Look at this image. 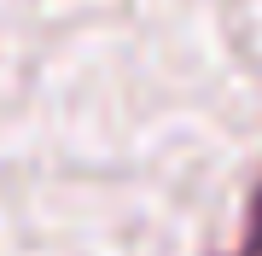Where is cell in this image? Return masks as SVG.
I'll use <instances>...</instances> for the list:
<instances>
[{"label": "cell", "mask_w": 262, "mask_h": 256, "mask_svg": "<svg viewBox=\"0 0 262 256\" xmlns=\"http://www.w3.org/2000/svg\"><path fill=\"white\" fill-rule=\"evenodd\" d=\"M245 250L262 256V187H256V198H251V221H245Z\"/></svg>", "instance_id": "obj_1"}, {"label": "cell", "mask_w": 262, "mask_h": 256, "mask_svg": "<svg viewBox=\"0 0 262 256\" xmlns=\"http://www.w3.org/2000/svg\"><path fill=\"white\" fill-rule=\"evenodd\" d=\"M245 256H251V250H245Z\"/></svg>", "instance_id": "obj_2"}]
</instances>
